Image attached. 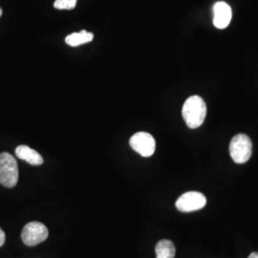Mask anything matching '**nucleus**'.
<instances>
[{"label": "nucleus", "mask_w": 258, "mask_h": 258, "mask_svg": "<svg viewBox=\"0 0 258 258\" xmlns=\"http://www.w3.org/2000/svg\"><path fill=\"white\" fill-rule=\"evenodd\" d=\"M252 153L251 140L246 134L235 135L230 144V154L236 164H245Z\"/></svg>", "instance_id": "3"}, {"label": "nucleus", "mask_w": 258, "mask_h": 258, "mask_svg": "<svg viewBox=\"0 0 258 258\" xmlns=\"http://www.w3.org/2000/svg\"><path fill=\"white\" fill-rule=\"evenodd\" d=\"M129 145L134 151L143 157L152 156L156 149V142L153 136L147 132H138L129 141Z\"/></svg>", "instance_id": "5"}, {"label": "nucleus", "mask_w": 258, "mask_h": 258, "mask_svg": "<svg viewBox=\"0 0 258 258\" xmlns=\"http://www.w3.org/2000/svg\"><path fill=\"white\" fill-rule=\"evenodd\" d=\"M207 204V198L198 191H188L181 195L176 201V209L181 212H191L203 209Z\"/></svg>", "instance_id": "6"}, {"label": "nucleus", "mask_w": 258, "mask_h": 258, "mask_svg": "<svg viewBox=\"0 0 258 258\" xmlns=\"http://www.w3.org/2000/svg\"><path fill=\"white\" fill-rule=\"evenodd\" d=\"M16 155L20 160L26 161L32 166H40L43 164L44 160L42 156L35 149L29 148L28 146H19L16 149Z\"/></svg>", "instance_id": "8"}, {"label": "nucleus", "mask_w": 258, "mask_h": 258, "mask_svg": "<svg viewBox=\"0 0 258 258\" xmlns=\"http://www.w3.org/2000/svg\"><path fill=\"white\" fill-rule=\"evenodd\" d=\"M232 12L226 2H217L213 7V24L217 29H225L231 23Z\"/></svg>", "instance_id": "7"}, {"label": "nucleus", "mask_w": 258, "mask_h": 258, "mask_svg": "<svg viewBox=\"0 0 258 258\" xmlns=\"http://www.w3.org/2000/svg\"><path fill=\"white\" fill-rule=\"evenodd\" d=\"M182 115L189 128H197L203 124L207 116V105L200 96L189 97L183 105Z\"/></svg>", "instance_id": "1"}, {"label": "nucleus", "mask_w": 258, "mask_h": 258, "mask_svg": "<svg viewBox=\"0 0 258 258\" xmlns=\"http://www.w3.org/2000/svg\"><path fill=\"white\" fill-rule=\"evenodd\" d=\"M93 38H94L93 33L83 30L81 32L73 33L67 36L65 38V42L70 46L77 47L92 41Z\"/></svg>", "instance_id": "9"}, {"label": "nucleus", "mask_w": 258, "mask_h": 258, "mask_svg": "<svg viewBox=\"0 0 258 258\" xmlns=\"http://www.w3.org/2000/svg\"><path fill=\"white\" fill-rule=\"evenodd\" d=\"M78 0H55L54 7L57 10H73Z\"/></svg>", "instance_id": "11"}, {"label": "nucleus", "mask_w": 258, "mask_h": 258, "mask_svg": "<svg viewBox=\"0 0 258 258\" xmlns=\"http://www.w3.org/2000/svg\"><path fill=\"white\" fill-rule=\"evenodd\" d=\"M5 240H6V235H5V232L3 231V230L0 228V247H2L5 243Z\"/></svg>", "instance_id": "12"}, {"label": "nucleus", "mask_w": 258, "mask_h": 258, "mask_svg": "<svg viewBox=\"0 0 258 258\" xmlns=\"http://www.w3.org/2000/svg\"><path fill=\"white\" fill-rule=\"evenodd\" d=\"M249 258H258L257 251H253V252H251V253L249 255Z\"/></svg>", "instance_id": "13"}, {"label": "nucleus", "mask_w": 258, "mask_h": 258, "mask_svg": "<svg viewBox=\"0 0 258 258\" xmlns=\"http://www.w3.org/2000/svg\"><path fill=\"white\" fill-rule=\"evenodd\" d=\"M2 13H3V11L0 8V18H1V16H2Z\"/></svg>", "instance_id": "14"}, {"label": "nucleus", "mask_w": 258, "mask_h": 258, "mask_svg": "<svg viewBox=\"0 0 258 258\" xmlns=\"http://www.w3.org/2000/svg\"><path fill=\"white\" fill-rule=\"evenodd\" d=\"M156 258H174L176 249L174 244L170 240H161L157 243Z\"/></svg>", "instance_id": "10"}, {"label": "nucleus", "mask_w": 258, "mask_h": 258, "mask_svg": "<svg viewBox=\"0 0 258 258\" xmlns=\"http://www.w3.org/2000/svg\"><path fill=\"white\" fill-rule=\"evenodd\" d=\"M19 181V166L15 157L8 152L0 154V184L5 187H14Z\"/></svg>", "instance_id": "2"}, {"label": "nucleus", "mask_w": 258, "mask_h": 258, "mask_svg": "<svg viewBox=\"0 0 258 258\" xmlns=\"http://www.w3.org/2000/svg\"><path fill=\"white\" fill-rule=\"evenodd\" d=\"M49 232L46 226L40 222H30L23 228L21 238L25 245L33 247L48 238Z\"/></svg>", "instance_id": "4"}]
</instances>
